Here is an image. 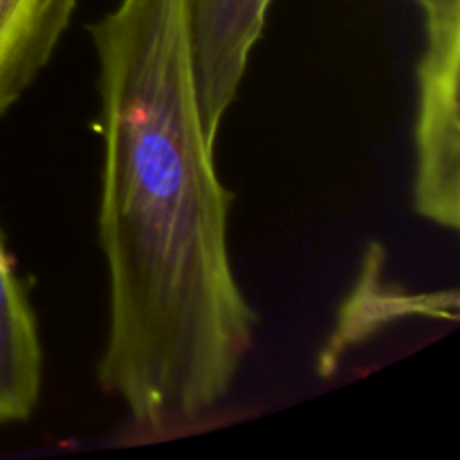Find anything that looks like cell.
Returning <instances> with one entry per match:
<instances>
[{
    "label": "cell",
    "instance_id": "7a4b0ae2",
    "mask_svg": "<svg viewBox=\"0 0 460 460\" xmlns=\"http://www.w3.org/2000/svg\"><path fill=\"white\" fill-rule=\"evenodd\" d=\"M418 66L413 207L445 229L460 225V18L425 22Z\"/></svg>",
    "mask_w": 460,
    "mask_h": 460
},
{
    "label": "cell",
    "instance_id": "6da1fadb",
    "mask_svg": "<svg viewBox=\"0 0 460 460\" xmlns=\"http://www.w3.org/2000/svg\"><path fill=\"white\" fill-rule=\"evenodd\" d=\"M191 0H119L90 27L102 97L103 391L144 429L214 411L254 341L232 268L229 196L198 108Z\"/></svg>",
    "mask_w": 460,
    "mask_h": 460
},
{
    "label": "cell",
    "instance_id": "3957f363",
    "mask_svg": "<svg viewBox=\"0 0 460 460\" xmlns=\"http://www.w3.org/2000/svg\"><path fill=\"white\" fill-rule=\"evenodd\" d=\"M274 0H191V58L198 108L211 137L236 99Z\"/></svg>",
    "mask_w": 460,
    "mask_h": 460
},
{
    "label": "cell",
    "instance_id": "277c9868",
    "mask_svg": "<svg viewBox=\"0 0 460 460\" xmlns=\"http://www.w3.org/2000/svg\"><path fill=\"white\" fill-rule=\"evenodd\" d=\"M40 389L39 326L0 232V425L27 420L39 407Z\"/></svg>",
    "mask_w": 460,
    "mask_h": 460
},
{
    "label": "cell",
    "instance_id": "5b68a950",
    "mask_svg": "<svg viewBox=\"0 0 460 460\" xmlns=\"http://www.w3.org/2000/svg\"><path fill=\"white\" fill-rule=\"evenodd\" d=\"M76 0H0V115L48 66Z\"/></svg>",
    "mask_w": 460,
    "mask_h": 460
},
{
    "label": "cell",
    "instance_id": "8992f818",
    "mask_svg": "<svg viewBox=\"0 0 460 460\" xmlns=\"http://www.w3.org/2000/svg\"><path fill=\"white\" fill-rule=\"evenodd\" d=\"M427 21H449L460 18V0H416Z\"/></svg>",
    "mask_w": 460,
    "mask_h": 460
}]
</instances>
